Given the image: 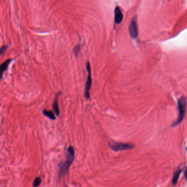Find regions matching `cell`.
<instances>
[{
	"instance_id": "6da1fadb",
	"label": "cell",
	"mask_w": 187,
	"mask_h": 187,
	"mask_svg": "<svg viewBox=\"0 0 187 187\" xmlns=\"http://www.w3.org/2000/svg\"><path fill=\"white\" fill-rule=\"evenodd\" d=\"M66 157V160L60 162L58 165V177L60 178H62L66 175L74 160V149L72 146L69 147Z\"/></svg>"
},
{
	"instance_id": "7a4b0ae2",
	"label": "cell",
	"mask_w": 187,
	"mask_h": 187,
	"mask_svg": "<svg viewBox=\"0 0 187 187\" xmlns=\"http://www.w3.org/2000/svg\"><path fill=\"white\" fill-rule=\"evenodd\" d=\"M186 108H187L186 99L184 97H182L178 100V117L175 123H174V125H178L183 121L185 114Z\"/></svg>"
},
{
	"instance_id": "3957f363",
	"label": "cell",
	"mask_w": 187,
	"mask_h": 187,
	"mask_svg": "<svg viewBox=\"0 0 187 187\" xmlns=\"http://www.w3.org/2000/svg\"><path fill=\"white\" fill-rule=\"evenodd\" d=\"M108 146L111 149L115 151H122L133 148L134 145L128 143H119L111 141L108 143Z\"/></svg>"
},
{
	"instance_id": "277c9868",
	"label": "cell",
	"mask_w": 187,
	"mask_h": 187,
	"mask_svg": "<svg viewBox=\"0 0 187 187\" xmlns=\"http://www.w3.org/2000/svg\"><path fill=\"white\" fill-rule=\"evenodd\" d=\"M86 70L88 73V76L87 77L85 86V90H84V95L86 99L89 100L90 98V90L91 88L92 84V76H91V68L90 64L89 61L86 62Z\"/></svg>"
},
{
	"instance_id": "5b68a950",
	"label": "cell",
	"mask_w": 187,
	"mask_h": 187,
	"mask_svg": "<svg viewBox=\"0 0 187 187\" xmlns=\"http://www.w3.org/2000/svg\"><path fill=\"white\" fill-rule=\"evenodd\" d=\"M129 32L132 38L136 39L138 36V28L136 18H134L131 21V24L129 26Z\"/></svg>"
},
{
	"instance_id": "8992f818",
	"label": "cell",
	"mask_w": 187,
	"mask_h": 187,
	"mask_svg": "<svg viewBox=\"0 0 187 187\" xmlns=\"http://www.w3.org/2000/svg\"><path fill=\"white\" fill-rule=\"evenodd\" d=\"M123 19V14L119 7H116L115 9V22L116 24H119L121 23Z\"/></svg>"
},
{
	"instance_id": "52a82bcc",
	"label": "cell",
	"mask_w": 187,
	"mask_h": 187,
	"mask_svg": "<svg viewBox=\"0 0 187 187\" xmlns=\"http://www.w3.org/2000/svg\"><path fill=\"white\" fill-rule=\"evenodd\" d=\"M60 95V92H59L56 94L55 98L54 99L53 103L52 104V108L53 109L54 112L56 116L60 115V108L58 105V97Z\"/></svg>"
},
{
	"instance_id": "ba28073f",
	"label": "cell",
	"mask_w": 187,
	"mask_h": 187,
	"mask_svg": "<svg viewBox=\"0 0 187 187\" xmlns=\"http://www.w3.org/2000/svg\"><path fill=\"white\" fill-rule=\"evenodd\" d=\"M13 59H7L1 65V77H2L3 76V73L6 71V70L8 69V65L10 64V63L12 62Z\"/></svg>"
},
{
	"instance_id": "9c48e42d",
	"label": "cell",
	"mask_w": 187,
	"mask_h": 187,
	"mask_svg": "<svg viewBox=\"0 0 187 187\" xmlns=\"http://www.w3.org/2000/svg\"><path fill=\"white\" fill-rule=\"evenodd\" d=\"M42 113L44 116L48 117V118L51 119V120H55L56 119V117L54 116V114L52 111H48V110H44L42 111Z\"/></svg>"
},
{
	"instance_id": "30bf717a",
	"label": "cell",
	"mask_w": 187,
	"mask_h": 187,
	"mask_svg": "<svg viewBox=\"0 0 187 187\" xmlns=\"http://www.w3.org/2000/svg\"><path fill=\"white\" fill-rule=\"evenodd\" d=\"M181 170H177L174 173V175H173V178H172V184L175 185V184L177 183V182L178 181V178H179L180 174H181Z\"/></svg>"
},
{
	"instance_id": "8fae6325",
	"label": "cell",
	"mask_w": 187,
	"mask_h": 187,
	"mask_svg": "<svg viewBox=\"0 0 187 187\" xmlns=\"http://www.w3.org/2000/svg\"><path fill=\"white\" fill-rule=\"evenodd\" d=\"M41 183V179L40 177L36 178L33 182V187H39Z\"/></svg>"
},
{
	"instance_id": "7c38bea8",
	"label": "cell",
	"mask_w": 187,
	"mask_h": 187,
	"mask_svg": "<svg viewBox=\"0 0 187 187\" xmlns=\"http://www.w3.org/2000/svg\"><path fill=\"white\" fill-rule=\"evenodd\" d=\"M81 50V47L80 45H77L75 47L73 50V53L77 57L79 55V54L80 53Z\"/></svg>"
},
{
	"instance_id": "4fadbf2b",
	"label": "cell",
	"mask_w": 187,
	"mask_h": 187,
	"mask_svg": "<svg viewBox=\"0 0 187 187\" xmlns=\"http://www.w3.org/2000/svg\"><path fill=\"white\" fill-rule=\"evenodd\" d=\"M8 48V46L7 45L2 46L1 48V51H0L1 55H3V54L5 53L6 52V51L7 50Z\"/></svg>"
},
{
	"instance_id": "5bb4252c",
	"label": "cell",
	"mask_w": 187,
	"mask_h": 187,
	"mask_svg": "<svg viewBox=\"0 0 187 187\" xmlns=\"http://www.w3.org/2000/svg\"><path fill=\"white\" fill-rule=\"evenodd\" d=\"M184 176L185 177V178H186V180H187V167H186L185 170V171H184Z\"/></svg>"
}]
</instances>
